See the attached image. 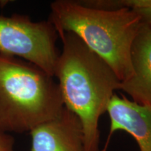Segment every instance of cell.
I'll return each instance as SVG.
<instances>
[{
    "instance_id": "obj_1",
    "label": "cell",
    "mask_w": 151,
    "mask_h": 151,
    "mask_svg": "<svg viewBox=\"0 0 151 151\" xmlns=\"http://www.w3.org/2000/svg\"><path fill=\"white\" fill-rule=\"evenodd\" d=\"M62 50L55 76L65 107L76 115L83 131L84 151H100V117L107 112L120 81L108 63L73 33L60 32Z\"/></svg>"
},
{
    "instance_id": "obj_2",
    "label": "cell",
    "mask_w": 151,
    "mask_h": 151,
    "mask_svg": "<svg viewBox=\"0 0 151 151\" xmlns=\"http://www.w3.org/2000/svg\"><path fill=\"white\" fill-rule=\"evenodd\" d=\"M97 7L83 1L57 0L50 4L48 20L57 33H73L104 60L120 82L131 76V49L140 29V16L111 0H94Z\"/></svg>"
},
{
    "instance_id": "obj_3",
    "label": "cell",
    "mask_w": 151,
    "mask_h": 151,
    "mask_svg": "<svg viewBox=\"0 0 151 151\" xmlns=\"http://www.w3.org/2000/svg\"><path fill=\"white\" fill-rule=\"evenodd\" d=\"M64 108L53 77L26 60L0 53V132H30Z\"/></svg>"
},
{
    "instance_id": "obj_4",
    "label": "cell",
    "mask_w": 151,
    "mask_h": 151,
    "mask_svg": "<svg viewBox=\"0 0 151 151\" xmlns=\"http://www.w3.org/2000/svg\"><path fill=\"white\" fill-rule=\"evenodd\" d=\"M58 37L49 20L33 22L29 17L0 16V53L21 58L54 77L60 53Z\"/></svg>"
},
{
    "instance_id": "obj_5",
    "label": "cell",
    "mask_w": 151,
    "mask_h": 151,
    "mask_svg": "<svg viewBox=\"0 0 151 151\" xmlns=\"http://www.w3.org/2000/svg\"><path fill=\"white\" fill-rule=\"evenodd\" d=\"M30 134L31 151H84L82 124L66 107L58 117L35 127Z\"/></svg>"
},
{
    "instance_id": "obj_6",
    "label": "cell",
    "mask_w": 151,
    "mask_h": 151,
    "mask_svg": "<svg viewBox=\"0 0 151 151\" xmlns=\"http://www.w3.org/2000/svg\"><path fill=\"white\" fill-rule=\"evenodd\" d=\"M111 120L109 139L116 131L131 135L140 151H151V106L114 94L107 109Z\"/></svg>"
},
{
    "instance_id": "obj_7",
    "label": "cell",
    "mask_w": 151,
    "mask_h": 151,
    "mask_svg": "<svg viewBox=\"0 0 151 151\" xmlns=\"http://www.w3.org/2000/svg\"><path fill=\"white\" fill-rule=\"evenodd\" d=\"M131 64V76L120 82L118 90L134 102L151 106V29L143 22L132 43Z\"/></svg>"
},
{
    "instance_id": "obj_8",
    "label": "cell",
    "mask_w": 151,
    "mask_h": 151,
    "mask_svg": "<svg viewBox=\"0 0 151 151\" xmlns=\"http://www.w3.org/2000/svg\"><path fill=\"white\" fill-rule=\"evenodd\" d=\"M113 4L129 7L134 10L145 23L151 29V5L146 0H112Z\"/></svg>"
},
{
    "instance_id": "obj_9",
    "label": "cell",
    "mask_w": 151,
    "mask_h": 151,
    "mask_svg": "<svg viewBox=\"0 0 151 151\" xmlns=\"http://www.w3.org/2000/svg\"><path fill=\"white\" fill-rule=\"evenodd\" d=\"M14 139L7 133L0 132V151H14Z\"/></svg>"
},
{
    "instance_id": "obj_10",
    "label": "cell",
    "mask_w": 151,
    "mask_h": 151,
    "mask_svg": "<svg viewBox=\"0 0 151 151\" xmlns=\"http://www.w3.org/2000/svg\"><path fill=\"white\" fill-rule=\"evenodd\" d=\"M146 1H147V2L149 4L151 5V0H146Z\"/></svg>"
}]
</instances>
